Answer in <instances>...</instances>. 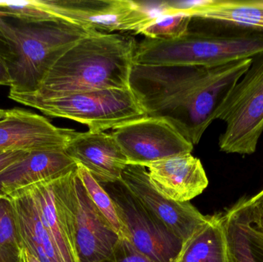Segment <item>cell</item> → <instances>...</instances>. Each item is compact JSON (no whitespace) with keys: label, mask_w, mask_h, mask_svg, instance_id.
Wrapping results in <instances>:
<instances>
[{"label":"cell","mask_w":263,"mask_h":262,"mask_svg":"<svg viewBox=\"0 0 263 262\" xmlns=\"http://www.w3.org/2000/svg\"><path fill=\"white\" fill-rule=\"evenodd\" d=\"M244 225V224H243ZM250 227V226H249ZM251 228V227H250ZM252 230L254 232V233L256 234V235H257L258 238H259V239L261 240V241H262L263 243V231L261 230H256V229H253V228H251Z\"/></svg>","instance_id":"f546056e"},{"label":"cell","mask_w":263,"mask_h":262,"mask_svg":"<svg viewBox=\"0 0 263 262\" xmlns=\"http://www.w3.org/2000/svg\"><path fill=\"white\" fill-rule=\"evenodd\" d=\"M29 187L36 203L42 221L62 262H80L66 224L55 209L51 180L41 182Z\"/></svg>","instance_id":"d6986e66"},{"label":"cell","mask_w":263,"mask_h":262,"mask_svg":"<svg viewBox=\"0 0 263 262\" xmlns=\"http://www.w3.org/2000/svg\"><path fill=\"white\" fill-rule=\"evenodd\" d=\"M106 262H156L136 250L125 238H121L115 252Z\"/></svg>","instance_id":"d4e9b609"},{"label":"cell","mask_w":263,"mask_h":262,"mask_svg":"<svg viewBox=\"0 0 263 262\" xmlns=\"http://www.w3.org/2000/svg\"><path fill=\"white\" fill-rule=\"evenodd\" d=\"M11 78L6 64L0 60V86H10Z\"/></svg>","instance_id":"83f0119b"},{"label":"cell","mask_w":263,"mask_h":262,"mask_svg":"<svg viewBox=\"0 0 263 262\" xmlns=\"http://www.w3.org/2000/svg\"><path fill=\"white\" fill-rule=\"evenodd\" d=\"M77 169V163L65 150L29 152L0 172V196L60 178Z\"/></svg>","instance_id":"9a60e30c"},{"label":"cell","mask_w":263,"mask_h":262,"mask_svg":"<svg viewBox=\"0 0 263 262\" xmlns=\"http://www.w3.org/2000/svg\"><path fill=\"white\" fill-rule=\"evenodd\" d=\"M145 168L156 189L178 203L199 196L209 185L202 163L191 153L155 162Z\"/></svg>","instance_id":"5bb4252c"},{"label":"cell","mask_w":263,"mask_h":262,"mask_svg":"<svg viewBox=\"0 0 263 262\" xmlns=\"http://www.w3.org/2000/svg\"><path fill=\"white\" fill-rule=\"evenodd\" d=\"M51 185L55 209L66 224L80 261H107L121 238L87 195L77 169L51 180Z\"/></svg>","instance_id":"8992f818"},{"label":"cell","mask_w":263,"mask_h":262,"mask_svg":"<svg viewBox=\"0 0 263 262\" xmlns=\"http://www.w3.org/2000/svg\"><path fill=\"white\" fill-rule=\"evenodd\" d=\"M65 152L101 185L120 181L128 166L112 134L105 132H76Z\"/></svg>","instance_id":"4fadbf2b"},{"label":"cell","mask_w":263,"mask_h":262,"mask_svg":"<svg viewBox=\"0 0 263 262\" xmlns=\"http://www.w3.org/2000/svg\"><path fill=\"white\" fill-rule=\"evenodd\" d=\"M0 262H6V261H5L3 259V258H0Z\"/></svg>","instance_id":"4dcf8cb0"},{"label":"cell","mask_w":263,"mask_h":262,"mask_svg":"<svg viewBox=\"0 0 263 262\" xmlns=\"http://www.w3.org/2000/svg\"><path fill=\"white\" fill-rule=\"evenodd\" d=\"M252 58L222 66L133 65L129 87L148 116L165 118L197 145Z\"/></svg>","instance_id":"6da1fadb"},{"label":"cell","mask_w":263,"mask_h":262,"mask_svg":"<svg viewBox=\"0 0 263 262\" xmlns=\"http://www.w3.org/2000/svg\"><path fill=\"white\" fill-rule=\"evenodd\" d=\"M236 262H263V243L247 225L222 214Z\"/></svg>","instance_id":"44dd1931"},{"label":"cell","mask_w":263,"mask_h":262,"mask_svg":"<svg viewBox=\"0 0 263 262\" xmlns=\"http://www.w3.org/2000/svg\"><path fill=\"white\" fill-rule=\"evenodd\" d=\"M16 218L23 249L41 262H62L55 246L45 228L36 203L29 187L9 195Z\"/></svg>","instance_id":"e0dca14e"},{"label":"cell","mask_w":263,"mask_h":262,"mask_svg":"<svg viewBox=\"0 0 263 262\" xmlns=\"http://www.w3.org/2000/svg\"><path fill=\"white\" fill-rule=\"evenodd\" d=\"M240 224L263 231V189L251 197H244L225 212Z\"/></svg>","instance_id":"cb8c5ba5"},{"label":"cell","mask_w":263,"mask_h":262,"mask_svg":"<svg viewBox=\"0 0 263 262\" xmlns=\"http://www.w3.org/2000/svg\"><path fill=\"white\" fill-rule=\"evenodd\" d=\"M216 119L226 123L219 139V149L227 154L255 153L263 133V52L239 78Z\"/></svg>","instance_id":"52a82bcc"},{"label":"cell","mask_w":263,"mask_h":262,"mask_svg":"<svg viewBox=\"0 0 263 262\" xmlns=\"http://www.w3.org/2000/svg\"><path fill=\"white\" fill-rule=\"evenodd\" d=\"M9 98L48 116L81 123L91 132L116 129L148 116L130 88L77 92L50 98L9 93Z\"/></svg>","instance_id":"5b68a950"},{"label":"cell","mask_w":263,"mask_h":262,"mask_svg":"<svg viewBox=\"0 0 263 262\" xmlns=\"http://www.w3.org/2000/svg\"><path fill=\"white\" fill-rule=\"evenodd\" d=\"M262 1L263 2V0H262Z\"/></svg>","instance_id":"1f68e13d"},{"label":"cell","mask_w":263,"mask_h":262,"mask_svg":"<svg viewBox=\"0 0 263 262\" xmlns=\"http://www.w3.org/2000/svg\"><path fill=\"white\" fill-rule=\"evenodd\" d=\"M50 13L88 30L139 33L155 16L143 5L130 0H46Z\"/></svg>","instance_id":"9c48e42d"},{"label":"cell","mask_w":263,"mask_h":262,"mask_svg":"<svg viewBox=\"0 0 263 262\" xmlns=\"http://www.w3.org/2000/svg\"><path fill=\"white\" fill-rule=\"evenodd\" d=\"M75 132L20 108L0 109V152L65 150Z\"/></svg>","instance_id":"8fae6325"},{"label":"cell","mask_w":263,"mask_h":262,"mask_svg":"<svg viewBox=\"0 0 263 262\" xmlns=\"http://www.w3.org/2000/svg\"><path fill=\"white\" fill-rule=\"evenodd\" d=\"M0 60L6 64L8 69L12 61V52L10 44L1 31H0Z\"/></svg>","instance_id":"4316f807"},{"label":"cell","mask_w":263,"mask_h":262,"mask_svg":"<svg viewBox=\"0 0 263 262\" xmlns=\"http://www.w3.org/2000/svg\"><path fill=\"white\" fill-rule=\"evenodd\" d=\"M120 181L178 238L185 243L209 220L190 201L178 203L167 198L156 189L146 168L128 165Z\"/></svg>","instance_id":"7c38bea8"},{"label":"cell","mask_w":263,"mask_h":262,"mask_svg":"<svg viewBox=\"0 0 263 262\" xmlns=\"http://www.w3.org/2000/svg\"><path fill=\"white\" fill-rule=\"evenodd\" d=\"M173 262H236L223 215H210L183 243Z\"/></svg>","instance_id":"ac0fdd59"},{"label":"cell","mask_w":263,"mask_h":262,"mask_svg":"<svg viewBox=\"0 0 263 262\" xmlns=\"http://www.w3.org/2000/svg\"><path fill=\"white\" fill-rule=\"evenodd\" d=\"M192 19L186 15H156L139 34L151 39H177L187 33Z\"/></svg>","instance_id":"603a6c76"},{"label":"cell","mask_w":263,"mask_h":262,"mask_svg":"<svg viewBox=\"0 0 263 262\" xmlns=\"http://www.w3.org/2000/svg\"><path fill=\"white\" fill-rule=\"evenodd\" d=\"M23 257H24L25 262H41L36 257L30 253L29 251L23 249Z\"/></svg>","instance_id":"f1b7e54d"},{"label":"cell","mask_w":263,"mask_h":262,"mask_svg":"<svg viewBox=\"0 0 263 262\" xmlns=\"http://www.w3.org/2000/svg\"><path fill=\"white\" fill-rule=\"evenodd\" d=\"M29 152L23 151H2L0 152V172L5 169L13 164L18 160L27 155Z\"/></svg>","instance_id":"484cf974"},{"label":"cell","mask_w":263,"mask_h":262,"mask_svg":"<svg viewBox=\"0 0 263 262\" xmlns=\"http://www.w3.org/2000/svg\"><path fill=\"white\" fill-rule=\"evenodd\" d=\"M0 31L12 52L9 92L21 94L35 92L59 58L96 32L64 21L30 23L3 17Z\"/></svg>","instance_id":"3957f363"},{"label":"cell","mask_w":263,"mask_h":262,"mask_svg":"<svg viewBox=\"0 0 263 262\" xmlns=\"http://www.w3.org/2000/svg\"><path fill=\"white\" fill-rule=\"evenodd\" d=\"M0 258L6 262H25L15 210L9 197L0 196Z\"/></svg>","instance_id":"ffe728a7"},{"label":"cell","mask_w":263,"mask_h":262,"mask_svg":"<svg viewBox=\"0 0 263 262\" xmlns=\"http://www.w3.org/2000/svg\"><path fill=\"white\" fill-rule=\"evenodd\" d=\"M263 52V32L243 28L233 32L189 30L174 40L145 38L137 43L134 64L148 66H222Z\"/></svg>","instance_id":"277c9868"},{"label":"cell","mask_w":263,"mask_h":262,"mask_svg":"<svg viewBox=\"0 0 263 262\" xmlns=\"http://www.w3.org/2000/svg\"><path fill=\"white\" fill-rule=\"evenodd\" d=\"M176 12L192 18L219 22L263 32L262 0H201L179 2Z\"/></svg>","instance_id":"2e32d148"},{"label":"cell","mask_w":263,"mask_h":262,"mask_svg":"<svg viewBox=\"0 0 263 262\" xmlns=\"http://www.w3.org/2000/svg\"><path fill=\"white\" fill-rule=\"evenodd\" d=\"M128 165L145 166L176 155L192 153L193 145L171 123L146 116L114 129L112 133Z\"/></svg>","instance_id":"30bf717a"},{"label":"cell","mask_w":263,"mask_h":262,"mask_svg":"<svg viewBox=\"0 0 263 262\" xmlns=\"http://www.w3.org/2000/svg\"><path fill=\"white\" fill-rule=\"evenodd\" d=\"M136 47L137 43L130 35L93 32L59 58L35 92L15 94L50 98L101 89H128Z\"/></svg>","instance_id":"7a4b0ae2"},{"label":"cell","mask_w":263,"mask_h":262,"mask_svg":"<svg viewBox=\"0 0 263 262\" xmlns=\"http://www.w3.org/2000/svg\"><path fill=\"white\" fill-rule=\"evenodd\" d=\"M77 172L93 204L120 238H123L121 223L119 220L114 201L109 194L103 186L92 176L89 171L81 165L77 164Z\"/></svg>","instance_id":"7402d4cb"},{"label":"cell","mask_w":263,"mask_h":262,"mask_svg":"<svg viewBox=\"0 0 263 262\" xmlns=\"http://www.w3.org/2000/svg\"><path fill=\"white\" fill-rule=\"evenodd\" d=\"M114 201L123 238L156 262H173L183 241L150 212L121 181L102 185Z\"/></svg>","instance_id":"ba28073f"}]
</instances>
